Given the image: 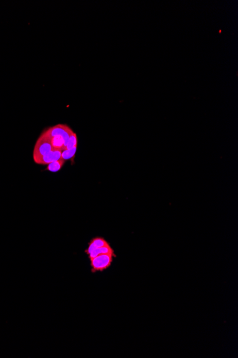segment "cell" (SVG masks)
Segmentation results:
<instances>
[{"label":"cell","mask_w":238,"mask_h":358,"mask_svg":"<svg viewBox=\"0 0 238 358\" xmlns=\"http://www.w3.org/2000/svg\"><path fill=\"white\" fill-rule=\"evenodd\" d=\"M54 150L52 145H51L50 138L46 134H44V133H42L39 136L38 140H36L34 148V161L36 162V160L43 157L47 153L51 152V151H54Z\"/></svg>","instance_id":"obj_2"},{"label":"cell","mask_w":238,"mask_h":358,"mask_svg":"<svg viewBox=\"0 0 238 358\" xmlns=\"http://www.w3.org/2000/svg\"><path fill=\"white\" fill-rule=\"evenodd\" d=\"M74 132L68 125L64 124H58L43 132L50 138L53 148L60 151H65L67 142Z\"/></svg>","instance_id":"obj_1"},{"label":"cell","mask_w":238,"mask_h":358,"mask_svg":"<svg viewBox=\"0 0 238 358\" xmlns=\"http://www.w3.org/2000/svg\"><path fill=\"white\" fill-rule=\"evenodd\" d=\"M65 160L63 159H59V160H56V161L47 165V170L51 172H58L62 169V167L65 165Z\"/></svg>","instance_id":"obj_7"},{"label":"cell","mask_w":238,"mask_h":358,"mask_svg":"<svg viewBox=\"0 0 238 358\" xmlns=\"http://www.w3.org/2000/svg\"><path fill=\"white\" fill-rule=\"evenodd\" d=\"M62 152V151L54 150V151H51V152L47 153V154L39 158V160H36L34 163L38 164V165H49V164L53 163V162L56 161V160H59V159H61Z\"/></svg>","instance_id":"obj_4"},{"label":"cell","mask_w":238,"mask_h":358,"mask_svg":"<svg viewBox=\"0 0 238 358\" xmlns=\"http://www.w3.org/2000/svg\"><path fill=\"white\" fill-rule=\"evenodd\" d=\"M76 149H77V147L71 148V149L66 150V151H62V157H61V158L63 159L65 161L68 160H71V161L72 162L74 161V157H75V154L76 152Z\"/></svg>","instance_id":"obj_8"},{"label":"cell","mask_w":238,"mask_h":358,"mask_svg":"<svg viewBox=\"0 0 238 358\" xmlns=\"http://www.w3.org/2000/svg\"><path fill=\"white\" fill-rule=\"evenodd\" d=\"M114 258H116V255H111V254H102V255H98L94 259L90 261L91 272L96 273L97 272H103L107 270L111 267Z\"/></svg>","instance_id":"obj_3"},{"label":"cell","mask_w":238,"mask_h":358,"mask_svg":"<svg viewBox=\"0 0 238 358\" xmlns=\"http://www.w3.org/2000/svg\"><path fill=\"white\" fill-rule=\"evenodd\" d=\"M109 243L104 238H101V237H96L88 243V248L85 250V253L88 255V254L91 253L92 251L95 250L96 249L107 245Z\"/></svg>","instance_id":"obj_5"},{"label":"cell","mask_w":238,"mask_h":358,"mask_svg":"<svg viewBox=\"0 0 238 358\" xmlns=\"http://www.w3.org/2000/svg\"><path fill=\"white\" fill-rule=\"evenodd\" d=\"M102 254L115 255V252H114V249L111 247V245L108 244L107 245L103 246V247L96 249L95 250L92 251L91 253L88 254V259H89V261H91V260L97 257L98 255H102Z\"/></svg>","instance_id":"obj_6"}]
</instances>
